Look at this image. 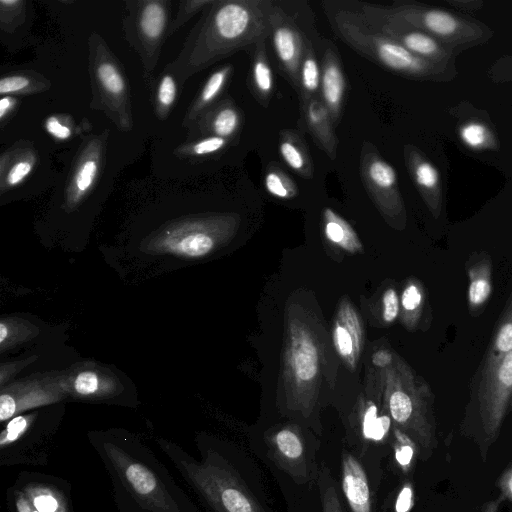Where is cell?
<instances>
[{
    "label": "cell",
    "mask_w": 512,
    "mask_h": 512,
    "mask_svg": "<svg viewBox=\"0 0 512 512\" xmlns=\"http://www.w3.org/2000/svg\"><path fill=\"white\" fill-rule=\"evenodd\" d=\"M276 0H214L191 33L178 63L193 74L233 53L266 41ZM183 72V74H184Z\"/></svg>",
    "instance_id": "6da1fadb"
},
{
    "label": "cell",
    "mask_w": 512,
    "mask_h": 512,
    "mask_svg": "<svg viewBox=\"0 0 512 512\" xmlns=\"http://www.w3.org/2000/svg\"><path fill=\"white\" fill-rule=\"evenodd\" d=\"M322 7L335 35L375 64L420 80H441L448 76L449 69L417 57L370 24L353 3L348 6L325 1Z\"/></svg>",
    "instance_id": "7a4b0ae2"
},
{
    "label": "cell",
    "mask_w": 512,
    "mask_h": 512,
    "mask_svg": "<svg viewBox=\"0 0 512 512\" xmlns=\"http://www.w3.org/2000/svg\"><path fill=\"white\" fill-rule=\"evenodd\" d=\"M512 396V350L471 380L470 398L461 424L463 433L479 447L483 460L498 439Z\"/></svg>",
    "instance_id": "3957f363"
},
{
    "label": "cell",
    "mask_w": 512,
    "mask_h": 512,
    "mask_svg": "<svg viewBox=\"0 0 512 512\" xmlns=\"http://www.w3.org/2000/svg\"><path fill=\"white\" fill-rule=\"evenodd\" d=\"M353 4L364 14L425 32L452 50L488 39V28L481 23L444 9L404 1L386 6L367 2Z\"/></svg>",
    "instance_id": "277c9868"
},
{
    "label": "cell",
    "mask_w": 512,
    "mask_h": 512,
    "mask_svg": "<svg viewBox=\"0 0 512 512\" xmlns=\"http://www.w3.org/2000/svg\"><path fill=\"white\" fill-rule=\"evenodd\" d=\"M215 512H265L239 475L226 463L181 464Z\"/></svg>",
    "instance_id": "5b68a950"
},
{
    "label": "cell",
    "mask_w": 512,
    "mask_h": 512,
    "mask_svg": "<svg viewBox=\"0 0 512 512\" xmlns=\"http://www.w3.org/2000/svg\"><path fill=\"white\" fill-rule=\"evenodd\" d=\"M302 11L275 1L271 19V42L281 73L298 89V75L306 40L315 30L300 18ZM311 24V23H309Z\"/></svg>",
    "instance_id": "8992f818"
},
{
    "label": "cell",
    "mask_w": 512,
    "mask_h": 512,
    "mask_svg": "<svg viewBox=\"0 0 512 512\" xmlns=\"http://www.w3.org/2000/svg\"><path fill=\"white\" fill-rule=\"evenodd\" d=\"M431 394L427 387L416 394L403 388L395 389L389 396L388 408L398 429L416 444L423 458L436 448L435 420Z\"/></svg>",
    "instance_id": "52a82bcc"
},
{
    "label": "cell",
    "mask_w": 512,
    "mask_h": 512,
    "mask_svg": "<svg viewBox=\"0 0 512 512\" xmlns=\"http://www.w3.org/2000/svg\"><path fill=\"white\" fill-rule=\"evenodd\" d=\"M360 174L368 194L385 214L403 213L396 171L369 142L361 148Z\"/></svg>",
    "instance_id": "ba28073f"
},
{
    "label": "cell",
    "mask_w": 512,
    "mask_h": 512,
    "mask_svg": "<svg viewBox=\"0 0 512 512\" xmlns=\"http://www.w3.org/2000/svg\"><path fill=\"white\" fill-rule=\"evenodd\" d=\"M362 14L370 24L417 57L446 69H449L450 65L453 64L454 50L433 36L417 29L386 21L376 16Z\"/></svg>",
    "instance_id": "9c48e42d"
},
{
    "label": "cell",
    "mask_w": 512,
    "mask_h": 512,
    "mask_svg": "<svg viewBox=\"0 0 512 512\" xmlns=\"http://www.w3.org/2000/svg\"><path fill=\"white\" fill-rule=\"evenodd\" d=\"M204 220H185L162 231L154 246L162 251L185 258H199L208 254L215 245Z\"/></svg>",
    "instance_id": "30bf717a"
},
{
    "label": "cell",
    "mask_w": 512,
    "mask_h": 512,
    "mask_svg": "<svg viewBox=\"0 0 512 512\" xmlns=\"http://www.w3.org/2000/svg\"><path fill=\"white\" fill-rule=\"evenodd\" d=\"M267 447L271 459L294 481L300 484L310 481L308 452L299 431L292 427L280 428L269 435Z\"/></svg>",
    "instance_id": "8fae6325"
},
{
    "label": "cell",
    "mask_w": 512,
    "mask_h": 512,
    "mask_svg": "<svg viewBox=\"0 0 512 512\" xmlns=\"http://www.w3.org/2000/svg\"><path fill=\"white\" fill-rule=\"evenodd\" d=\"M321 83L319 98L328 109L335 127L340 123L347 81L337 47L328 39L321 40Z\"/></svg>",
    "instance_id": "7c38bea8"
},
{
    "label": "cell",
    "mask_w": 512,
    "mask_h": 512,
    "mask_svg": "<svg viewBox=\"0 0 512 512\" xmlns=\"http://www.w3.org/2000/svg\"><path fill=\"white\" fill-rule=\"evenodd\" d=\"M106 450L117 470L122 473L128 486L138 497L155 510L166 512L169 509L167 497L152 471L145 465L131 460L114 446Z\"/></svg>",
    "instance_id": "4fadbf2b"
},
{
    "label": "cell",
    "mask_w": 512,
    "mask_h": 512,
    "mask_svg": "<svg viewBox=\"0 0 512 512\" xmlns=\"http://www.w3.org/2000/svg\"><path fill=\"white\" fill-rule=\"evenodd\" d=\"M302 122L318 147L331 160L337 155V137L332 117L319 97L300 100Z\"/></svg>",
    "instance_id": "5bb4252c"
},
{
    "label": "cell",
    "mask_w": 512,
    "mask_h": 512,
    "mask_svg": "<svg viewBox=\"0 0 512 512\" xmlns=\"http://www.w3.org/2000/svg\"><path fill=\"white\" fill-rule=\"evenodd\" d=\"M405 162L418 190L435 217L442 204L441 181L438 169L413 146L405 147Z\"/></svg>",
    "instance_id": "9a60e30c"
},
{
    "label": "cell",
    "mask_w": 512,
    "mask_h": 512,
    "mask_svg": "<svg viewBox=\"0 0 512 512\" xmlns=\"http://www.w3.org/2000/svg\"><path fill=\"white\" fill-rule=\"evenodd\" d=\"M468 275V309L473 317L485 309L492 292V260L486 251L473 252L465 263Z\"/></svg>",
    "instance_id": "2e32d148"
},
{
    "label": "cell",
    "mask_w": 512,
    "mask_h": 512,
    "mask_svg": "<svg viewBox=\"0 0 512 512\" xmlns=\"http://www.w3.org/2000/svg\"><path fill=\"white\" fill-rule=\"evenodd\" d=\"M342 490L352 512H372L371 492L364 468L350 453L342 455Z\"/></svg>",
    "instance_id": "e0dca14e"
},
{
    "label": "cell",
    "mask_w": 512,
    "mask_h": 512,
    "mask_svg": "<svg viewBox=\"0 0 512 512\" xmlns=\"http://www.w3.org/2000/svg\"><path fill=\"white\" fill-rule=\"evenodd\" d=\"M136 13V36L140 46L147 49L158 48L167 27L168 8L164 1H144L138 3Z\"/></svg>",
    "instance_id": "ac0fdd59"
},
{
    "label": "cell",
    "mask_w": 512,
    "mask_h": 512,
    "mask_svg": "<svg viewBox=\"0 0 512 512\" xmlns=\"http://www.w3.org/2000/svg\"><path fill=\"white\" fill-rule=\"evenodd\" d=\"M333 342L338 354L354 366L361 347L362 329L356 312L348 302H344L338 311Z\"/></svg>",
    "instance_id": "d6986e66"
},
{
    "label": "cell",
    "mask_w": 512,
    "mask_h": 512,
    "mask_svg": "<svg viewBox=\"0 0 512 512\" xmlns=\"http://www.w3.org/2000/svg\"><path fill=\"white\" fill-rule=\"evenodd\" d=\"M201 134L227 140L234 138L241 125V113L236 105L225 99L208 109L197 121Z\"/></svg>",
    "instance_id": "ffe728a7"
},
{
    "label": "cell",
    "mask_w": 512,
    "mask_h": 512,
    "mask_svg": "<svg viewBox=\"0 0 512 512\" xmlns=\"http://www.w3.org/2000/svg\"><path fill=\"white\" fill-rule=\"evenodd\" d=\"M290 359L297 379L307 382L312 380L318 371L317 347L306 330L298 328L291 336Z\"/></svg>",
    "instance_id": "44dd1931"
},
{
    "label": "cell",
    "mask_w": 512,
    "mask_h": 512,
    "mask_svg": "<svg viewBox=\"0 0 512 512\" xmlns=\"http://www.w3.org/2000/svg\"><path fill=\"white\" fill-rule=\"evenodd\" d=\"M279 154L286 165L305 179L313 176L309 149L302 136L295 130L284 129L279 134Z\"/></svg>",
    "instance_id": "7402d4cb"
},
{
    "label": "cell",
    "mask_w": 512,
    "mask_h": 512,
    "mask_svg": "<svg viewBox=\"0 0 512 512\" xmlns=\"http://www.w3.org/2000/svg\"><path fill=\"white\" fill-rule=\"evenodd\" d=\"M249 82L256 100L267 106L274 90V76L267 56L266 41L253 47Z\"/></svg>",
    "instance_id": "603a6c76"
},
{
    "label": "cell",
    "mask_w": 512,
    "mask_h": 512,
    "mask_svg": "<svg viewBox=\"0 0 512 512\" xmlns=\"http://www.w3.org/2000/svg\"><path fill=\"white\" fill-rule=\"evenodd\" d=\"M319 39L314 32L306 40L304 54L301 60L298 89L300 100L319 97L321 83V61L318 59L315 40Z\"/></svg>",
    "instance_id": "cb8c5ba5"
},
{
    "label": "cell",
    "mask_w": 512,
    "mask_h": 512,
    "mask_svg": "<svg viewBox=\"0 0 512 512\" xmlns=\"http://www.w3.org/2000/svg\"><path fill=\"white\" fill-rule=\"evenodd\" d=\"M512 350V290L496 322L491 342L478 369L487 368Z\"/></svg>",
    "instance_id": "d4e9b609"
},
{
    "label": "cell",
    "mask_w": 512,
    "mask_h": 512,
    "mask_svg": "<svg viewBox=\"0 0 512 512\" xmlns=\"http://www.w3.org/2000/svg\"><path fill=\"white\" fill-rule=\"evenodd\" d=\"M233 71L232 65L228 64L213 72L203 85L198 97L188 111L185 118V125L195 123L208 109H210L221 94Z\"/></svg>",
    "instance_id": "484cf974"
},
{
    "label": "cell",
    "mask_w": 512,
    "mask_h": 512,
    "mask_svg": "<svg viewBox=\"0 0 512 512\" xmlns=\"http://www.w3.org/2000/svg\"><path fill=\"white\" fill-rule=\"evenodd\" d=\"M99 170V151L86 152L78 161L68 187V203L77 204L91 189Z\"/></svg>",
    "instance_id": "4316f807"
},
{
    "label": "cell",
    "mask_w": 512,
    "mask_h": 512,
    "mask_svg": "<svg viewBox=\"0 0 512 512\" xmlns=\"http://www.w3.org/2000/svg\"><path fill=\"white\" fill-rule=\"evenodd\" d=\"M324 233L326 238L346 251L357 252L362 244L351 225L331 208L323 209Z\"/></svg>",
    "instance_id": "83f0119b"
},
{
    "label": "cell",
    "mask_w": 512,
    "mask_h": 512,
    "mask_svg": "<svg viewBox=\"0 0 512 512\" xmlns=\"http://www.w3.org/2000/svg\"><path fill=\"white\" fill-rule=\"evenodd\" d=\"M95 77L97 86L108 101L121 103L126 98L125 80L118 66L106 59L96 64Z\"/></svg>",
    "instance_id": "f1b7e54d"
},
{
    "label": "cell",
    "mask_w": 512,
    "mask_h": 512,
    "mask_svg": "<svg viewBox=\"0 0 512 512\" xmlns=\"http://www.w3.org/2000/svg\"><path fill=\"white\" fill-rule=\"evenodd\" d=\"M68 386L79 396H99L110 393L114 388L112 380L100 371L83 369L70 377Z\"/></svg>",
    "instance_id": "f546056e"
},
{
    "label": "cell",
    "mask_w": 512,
    "mask_h": 512,
    "mask_svg": "<svg viewBox=\"0 0 512 512\" xmlns=\"http://www.w3.org/2000/svg\"><path fill=\"white\" fill-rule=\"evenodd\" d=\"M264 187L270 195L283 200L294 198L298 193L295 182L275 163L266 168Z\"/></svg>",
    "instance_id": "4dcf8cb0"
},
{
    "label": "cell",
    "mask_w": 512,
    "mask_h": 512,
    "mask_svg": "<svg viewBox=\"0 0 512 512\" xmlns=\"http://www.w3.org/2000/svg\"><path fill=\"white\" fill-rule=\"evenodd\" d=\"M459 136L471 149L482 150L495 148L496 139L491 130L482 122L470 121L461 126Z\"/></svg>",
    "instance_id": "1f68e13d"
},
{
    "label": "cell",
    "mask_w": 512,
    "mask_h": 512,
    "mask_svg": "<svg viewBox=\"0 0 512 512\" xmlns=\"http://www.w3.org/2000/svg\"><path fill=\"white\" fill-rule=\"evenodd\" d=\"M317 484L322 512H344L329 468L322 465L318 471Z\"/></svg>",
    "instance_id": "d6a6232c"
},
{
    "label": "cell",
    "mask_w": 512,
    "mask_h": 512,
    "mask_svg": "<svg viewBox=\"0 0 512 512\" xmlns=\"http://www.w3.org/2000/svg\"><path fill=\"white\" fill-rule=\"evenodd\" d=\"M230 140L217 137L206 136L193 143L181 147L180 152L190 156H204L214 154L224 149Z\"/></svg>",
    "instance_id": "836d02e7"
},
{
    "label": "cell",
    "mask_w": 512,
    "mask_h": 512,
    "mask_svg": "<svg viewBox=\"0 0 512 512\" xmlns=\"http://www.w3.org/2000/svg\"><path fill=\"white\" fill-rule=\"evenodd\" d=\"M177 95V86L175 79L170 74H165L158 85L156 94L157 111L167 114L171 106L174 104Z\"/></svg>",
    "instance_id": "e575fe53"
},
{
    "label": "cell",
    "mask_w": 512,
    "mask_h": 512,
    "mask_svg": "<svg viewBox=\"0 0 512 512\" xmlns=\"http://www.w3.org/2000/svg\"><path fill=\"white\" fill-rule=\"evenodd\" d=\"M394 435L396 461L403 469H407L411 464L417 446L410 437L398 428H395Z\"/></svg>",
    "instance_id": "d590c367"
},
{
    "label": "cell",
    "mask_w": 512,
    "mask_h": 512,
    "mask_svg": "<svg viewBox=\"0 0 512 512\" xmlns=\"http://www.w3.org/2000/svg\"><path fill=\"white\" fill-rule=\"evenodd\" d=\"M213 2L214 0H192L180 2L177 17L171 24L170 29L168 30L169 34L174 33L196 13H198L200 10L204 8H207Z\"/></svg>",
    "instance_id": "8d00e7d4"
},
{
    "label": "cell",
    "mask_w": 512,
    "mask_h": 512,
    "mask_svg": "<svg viewBox=\"0 0 512 512\" xmlns=\"http://www.w3.org/2000/svg\"><path fill=\"white\" fill-rule=\"evenodd\" d=\"M33 90V81L30 77L24 75H10L1 78L0 93L10 95L14 93H24Z\"/></svg>",
    "instance_id": "74e56055"
},
{
    "label": "cell",
    "mask_w": 512,
    "mask_h": 512,
    "mask_svg": "<svg viewBox=\"0 0 512 512\" xmlns=\"http://www.w3.org/2000/svg\"><path fill=\"white\" fill-rule=\"evenodd\" d=\"M424 302V293L421 286L415 282H410L403 290L401 303L406 312H418Z\"/></svg>",
    "instance_id": "f35d334b"
},
{
    "label": "cell",
    "mask_w": 512,
    "mask_h": 512,
    "mask_svg": "<svg viewBox=\"0 0 512 512\" xmlns=\"http://www.w3.org/2000/svg\"><path fill=\"white\" fill-rule=\"evenodd\" d=\"M33 163L30 159H20L7 171L3 185L7 187L21 183L32 171Z\"/></svg>",
    "instance_id": "ab89813d"
},
{
    "label": "cell",
    "mask_w": 512,
    "mask_h": 512,
    "mask_svg": "<svg viewBox=\"0 0 512 512\" xmlns=\"http://www.w3.org/2000/svg\"><path fill=\"white\" fill-rule=\"evenodd\" d=\"M383 318L385 322H393L399 313V300L394 289L390 288L383 295Z\"/></svg>",
    "instance_id": "60d3db41"
},
{
    "label": "cell",
    "mask_w": 512,
    "mask_h": 512,
    "mask_svg": "<svg viewBox=\"0 0 512 512\" xmlns=\"http://www.w3.org/2000/svg\"><path fill=\"white\" fill-rule=\"evenodd\" d=\"M46 131L58 140H66L72 136L69 125L62 123L57 116H50L45 121Z\"/></svg>",
    "instance_id": "b9f144b4"
},
{
    "label": "cell",
    "mask_w": 512,
    "mask_h": 512,
    "mask_svg": "<svg viewBox=\"0 0 512 512\" xmlns=\"http://www.w3.org/2000/svg\"><path fill=\"white\" fill-rule=\"evenodd\" d=\"M27 427V419L23 416L13 418L7 425L5 433L2 437V444L14 441Z\"/></svg>",
    "instance_id": "7bdbcfd3"
},
{
    "label": "cell",
    "mask_w": 512,
    "mask_h": 512,
    "mask_svg": "<svg viewBox=\"0 0 512 512\" xmlns=\"http://www.w3.org/2000/svg\"><path fill=\"white\" fill-rule=\"evenodd\" d=\"M413 503V491L410 484H406L400 491L396 504V512H408Z\"/></svg>",
    "instance_id": "ee69618b"
},
{
    "label": "cell",
    "mask_w": 512,
    "mask_h": 512,
    "mask_svg": "<svg viewBox=\"0 0 512 512\" xmlns=\"http://www.w3.org/2000/svg\"><path fill=\"white\" fill-rule=\"evenodd\" d=\"M377 418V407L372 404L364 412L362 420V431L365 438L371 439L372 431Z\"/></svg>",
    "instance_id": "f6af8a7d"
},
{
    "label": "cell",
    "mask_w": 512,
    "mask_h": 512,
    "mask_svg": "<svg viewBox=\"0 0 512 512\" xmlns=\"http://www.w3.org/2000/svg\"><path fill=\"white\" fill-rule=\"evenodd\" d=\"M34 506L38 512H56L57 500L50 494H41L34 498Z\"/></svg>",
    "instance_id": "bcb514c9"
},
{
    "label": "cell",
    "mask_w": 512,
    "mask_h": 512,
    "mask_svg": "<svg viewBox=\"0 0 512 512\" xmlns=\"http://www.w3.org/2000/svg\"><path fill=\"white\" fill-rule=\"evenodd\" d=\"M497 486L505 499H509L512 503V464L503 471L497 481Z\"/></svg>",
    "instance_id": "7dc6e473"
},
{
    "label": "cell",
    "mask_w": 512,
    "mask_h": 512,
    "mask_svg": "<svg viewBox=\"0 0 512 512\" xmlns=\"http://www.w3.org/2000/svg\"><path fill=\"white\" fill-rule=\"evenodd\" d=\"M390 424L391 419L389 416L383 415L378 417L372 431L371 439L375 441L382 440L383 437L387 434Z\"/></svg>",
    "instance_id": "c3c4849f"
},
{
    "label": "cell",
    "mask_w": 512,
    "mask_h": 512,
    "mask_svg": "<svg viewBox=\"0 0 512 512\" xmlns=\"http://www.w3.org/2000/svg\"><path fill=\"white\" fill-rule=\"evenodd\" d=\"M372 362L378 367H386L392 362V354L385 349L378 350L373 354Z\"/></svg>",
    "instance_id": "681fc988"
},
{
    "label": "cell",
    "mask_w": 512,
    "mask_h": 512,
    "mask_svg": "<svg viewBox=\"0 0 512 512\" xmlns=\"http://www.w3.org/2000/svg\"><path fill=\"white\" fill-rule=\"evenodd\" d=\"M16 103V99L11 96H3L0 100V119L4 121L6 116L12 111Z\"/></svg>",
    "instance_id": "f907efd6"
},
{
    "label": "cell",
    "mask_w": 512,
    "mask_h": 512,
    "mask_svg": "<svg viewBox=\"0 0 512 512\" xmlns=\"http://www.w3.org/2000/svg\"><path fill=\"white\" fill-rule=\"evenodd\" d=\"M449 4L456 8L472 11L480 9L483 3L480 1H449Z\"/></svg>",
    "instance_id": "816d5d0a"
},
{
    "label": "cell",
    "mask_w": 512,
    "mask_h": 512,
    "mask_svg": "<svg viewBox=\"0 0 512 512\" xmlns=\"http://www.w3.org/2000/svg\"><path fill=\"white\" fill-rule=\"evenodd\" d=\"M504 499L505 497L501 494L497 499H494L486 503L483 506L481 512H497L500 504Z\"/></svg>",
    "instance_id": "f5cc1de1"
},
{
    "label": "cell",
    "mask_w": 512,
    "mask_h": 512,
    "mask_svg": "<svg viewBox=\"0 0 512 512\" xmlns=\"http://www.w3.org/2000/svg\"><path fill=\"white\" fill-rule=\"evenodd\" d=\"M30 512H38V511H30Z\"/></svg>",
    "instance_id": "db71d44e"
}]
</instances>
